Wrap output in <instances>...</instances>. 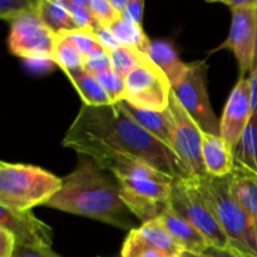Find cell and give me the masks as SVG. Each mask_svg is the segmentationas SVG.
<instances>
[{
  "instance_id": "2",
  "label": "cell",
  "mask_w": 257,
  "mask_h": 257,
  "mask_svg": "<svg viewBox=\"0 0 257 257\" xmlns=\"http://www.w3.org/2000/svg\"><path fill=\"white\" fill-rule=\"evenodd\" d=\"M62 180V188L45 203L47 207L127 231L135 228L132 213L120 198L117 180L92 158L79 155L75 170Z\"/></svg>"
},
{
  "instance_id": "38",
  "label": "cell",
  "mask_w": 257,
  "mask_h": 257,
  "mask_svg": "<svg viewBox=\"0 0 257 257\" xmlns=\"http://www.w3.org/2000/svg\"><path fill=\"white\" fill-rule=\"evenodd\" d=\"M248 82H250L251 105H252V117H251V120L257 122V69L250 73Z\"/></svg>"
},
{
  "instance_id": "26",
  "label": "cell",
  "mask_w": 257,
  "mask_h": 257,
  "mask_svg": "<svg viewBox=\"0 0 257 257\" xmlns=\"http://www.w3.org/2000/svg\"><path fill=\"white\" fill-rule=\"evenodd\" d=\"M63 34L67 35V37L74 43L75 47L78 48V50H79V52L82 53L83 57H84V60L87 59V58L109 53L102 44H100L99 40L95 38V35L93 34V33L77 29L73 30V32L63 33Z\"/></svg>"
},
{
  "instance_id": "6",
  "label": "cell",
  "mask_w": 257,
  "mask_h": 257,
  "mask_svg": "<svg viewBox=\"0 0 257 257\" xmlns=\"http://www.w3.org/2000/svg\"><path fill=\"white\" fill-rule=\"evenodd\" d=\"M170 208L195 226L210 246L217 248L232 247L225 231L198 192L193 178L173 181Z\"/></svg>"
},
{
  "instance_id": "9",
  "label": "cell",
  "mask_w": 257,
  "mask_h": 257,
  "mask_svg": "<svg viewBox=\"0 0 257 257\" xmlns=\"http://www.w3.org/2000/svg\"><path fill=\"white\" fill-rule=\"evenodd\" d=\"M207 70L205 60L191 63L186 77L172 90L203 133L221 136V120L216 117L208 95Z\"/></svg>"
},
{
  "instance_id": "15",
  "label": "cell",
  "mask_w": 257,
  "mask_h": 257,
  "mask_svg": "<svg viewBox=\"0 0 257 257\" xmlns=\"http://www.w3.org/2000/svg\"><path fill=\"white\" fill-rule=\"evenodd\" d=\"M160 221L165 225L168 232L175 237V240L180 243L183 250L203 253L210 247L207 240L203 237L202 233L198 232L195 226L191 225L180 215L173 212L171 208L161 216Z\"/></svg>"
},
{
  "instance_id": "4",
  "label": "cell",
  "mask_w": 257,
  "mask_h": 257,
  "mask_svg": "<svg viewBox=\"0 0 257 257\" xmlns=\"http://www.w3.org/2000/svg\"><path fill=\"white\" fill-rule=\"evenodd\" d=\"M198 192L210 207L211 212L232 248L248 257H257V228L245 208L231 192V178L211 177L193 178Z\"/></svg>"
},
{
  "instance_id": "17",
  "label": "cell",
  "mask_w": 257,
  "mask_h": 257,
  "mask_svg": "<svg viewBox=\"0 0 257 257\" xmlns=\"http://www.w3.org/2000/svg\"><path fill=\"white\" fill-rule=\"evenodd\" d=\"M119 103L137 120L138 124L142 125L148 133L172 150V122L167 109L163 112H155V110L136 108L124 100H120Z\"/></svg>"
},
{
  "instance_id": "30",
  "label": "cell",
  "mask_w": 257,
  "mask_h": 257,
  "mask_svg": "<svg viewBox=\"0 0 257 257\" xmlns=\"http://www.w3.org/2000/svg\"><path fill=\"white\" fill-rule=\"evenodd\" d=\"M108 94L109 99L112 100L113 104H117L123 99L124 94V78L118 75L114 70L100 73V74L94 75Z\"/></svg>"
},
{
  "instance_id": "23",
  "label": "cell",
  "mask_w": 257,
  "mask_h": 257,
  "mask_svg": "<svg viewBox=\"0 0 257 257\" xmlns=\"http://www.w3.org/2000/svg\"><path fill=\"white\" fill-rule=\"evenodd\" d=\"M235 166L257 176V122L250 120L233 151Z\"/></svg>"
},
{
  "instance_id": "22",
  "label": "cell",
  "mask_w": 257,
  "mask_h": 257,
  "mask_svg": "<svg viewBox=\"0 0 257 257\" xmlns=\"http://www.w3.org/2000/svg\"><path fill=\"white\" fill-rule=\"evenodd\" d=\"M108 29L114 34V37L122 45L135 48L146 55L150 54L152 42L143 32L142 25L136 24L132 20H128L125 18H120Z\"/></svg>"
},
{
  "instance_id": "5",
  "label": "cell",
  "mask_w": 257,
  "mask_h": 257,
  "mask_svg": "<svg viewBox=\"0 0 257 257\" xmlns=\"http://www.w3.org/2000/svg\"><path fill=\"white\" fill-rule=\"evenodd\" d=\"M63 180L53 173L22 163H0V206L30 211L44 205L62 188Z\"/></svg>"
},
{
  "instance_id": "21",
  "label": "cell",
  "mask_w": 257,
  "mask_h": 257,
  "mask_svg": "<svg viewBox=\"0 0 257 257\" xmlns=\"http://www.w3.org/2000/svg\"><path fill=\"white\" fill-rule=\"evenodd\" d=\"M67 77L74 85L78 94L82 98L83 104L89 107H103V105L113 104L108 94L97 78L87 70H77V72L68 73Z\"/></svg>"
},
{
  "instance_id": "1",
  "label": "cell",
  "mask_w": 257,
  "mask_h": 257,
  "mask_svg": "<svg viewBox=\"0 0 257 257\" xmlns=\"http://www.w3.org/2000/svg\"><path fill=\"white\" fill-rule=\"evenodd\" d=\"M62 146L85 156L123 153L172 180L191 178L176 153L138 124L120 103L103 107L82 104L63 137Z\"/></svg>"
},
{
  "instance_id": "20",
  "label": "cell",
  "mask_w": 257,
  "mask_h": 257,
  "mask_svg": "<svg viewBox=\"0 0 257 257\" xmlns=\"http://www.w3.org/2000/svg\"><path fill=\"white\" fill-rule=\"evenodd\" d=\"M136 231L146 243L167 257H178L183 251L180 243L168 232L160 218L142 223L140 227L136 228Z\"/></svg>"
},
{
  "instance_id": "7",
  "label": "cell",
  "mask_w": 257,
  "mask_h": 257,
  "mask_svg": "<svg viewBox=\"0 0 257 257\" xmlns=\"http://www.w3.org/2000/svg\"><path fill=\"white\" fill-rule=\"evenodd\" d=\"M167 112L172 122L173 152L180 158L191 178L207 177L202 158L203 132L183 108L173 90L171 92Z\"/></svg>"
},
{
  "instance_id": "10",
  "label": "cell",
  "mask_w": 257,
  "mask_h": 257,
  "mask_svg": "<svg viewBox=\"0 0 257 257\" xmlns=\"http://www.w3.org/2000/svg\"><path fill=\"white\" fill-rule=\"evenodd\" d=\"M55 37L35 10L12 23L8 44L10 53L23 59L53 62Z\"/></svg>"
},
{
  "instance_id": "35",
  "label": "cell",
  "mask_w": 257,
  "mask_h": 257,
  "mask_svg": "<svg viewBox=\"0 0 257 257\" xmlns=\"http://www.w3.org/2000/svg\"><path fill=\"white\" fill-rule=\"evenodd\" d=\"M143 9H145V2L143 0H130V4H128L122 18L132 20L133 23L138 25H142Z\"/></svg>"
},
{
  "instance_id": "41",
  "label": "cell",
  "mask_w": 257,
  "mask_h": 257,
  "mask_svg": "<svg viewBox=\"0 0 257 257\" xmlns=\"http://www.w3.org/2000/svg\"><path fill=\"white\" fill-rule=\"evenodd\" d=\"M257 69V9H256V37H255V50H253V60H252V68H251V73Z\"/></svg>"
},
{
  "instance_id": "16",
  "label": "cell",
  "mask_w": 257,
  "mask_h": 257,
  "mask_svg": "<svg viewBox=\"0 0 257 257\" xmlns=\"http://www.w3.org/2000/svg\"><path fill=\"white\" fill-rule=\"evenodd\" d=\"M148 57L165 73L172 88L180 84L187 74L190 64H186L178 58L176 49L168 42L163 40L152 42Z\"/></svg>"
},
{
  "instance_id": "32",
  "label": "cell",
  "mask_w": 257,
  "mask_h": 257,
  "mask_svg": "<svg viewBox=\"0 0 257 257\" xmlns=\"http://www.w3.org/2000/svg\"><path fill=\"white\" fill-rule=\"evenodd\" d=\"M113 69L112 59H110L109 53L102 55H95V57L87 58L84 60V70L93 75L100 74V73L109 72Z\"/></svg>"
},
{
  "instance_id": "13",
  "label": "cell",
  "mask_w": 257,
  "mask_h": 257,
  "mask_svg": "<svg viewBox=\"0 0 257 257\" xmlns=\"http://www.w3.org/2000/svg\"><path fill=\"white\" fill-rule=\"evenodd\" d=\"M256 37V9L232 10L230 33L220 48H228L235 54L240 78L250 75L252 68Z\"/></svg>"
},
{
  "instance_id": "29",
  "label": "cell",
  "mask_w": 257,
  "mask_h": 257,
  "mask_svg": "<svg viewBox=\"0 0 257 257\" xmlns=\"http://www.w3.org/2000/svg\"><path fill=\"white\" fill-rule=\"evenodd\" d=\"M37 2L32 0H3L0 3V18L8 22H14L18 18L28 14V13L35 12L38 8Z\"/></svg>"
},
{
  "instance_id": "12",
  "label": "cell",
  "mask_w": 257,
  "mask_h": 257,
  "mask_svg": "<svg viewBox=\"0 0 257 257\" xmlns=\"http://www.w3.org/2000/svg\"><path fill=\"white\" fill-rule=\"evenodd\" d=\"M0 227L9 231L19 246L52 247L53 230L30 211H17L0 206Z\"/></svg>"
},
{
  "instance_id": "39",
  "label": "cell",
  "mask_w": 257,
  "mask_h": 257,
  "mask_svg": "<svg viewBox=\"0 0 257 257\" xmlns=\"http://www.w3.org/2000/svg\"><path fill=\"white\" fill-rule=\"evenodd\" d=\"M223 5L232 10L257 9V0H220Z\"/></svg>"
},
{
  "instance_id": "14",
  "label": "cell",
  "mask_w": 257,
  "mask_h": 257,
  "mask_svg": "<svg viewBox=\"0 0 257 257\" xmlns=\"http://www.w3.org/2000/svg\"><path fill=\"white\" fill-rule=\"evenodd\" d=\"M202 158L211 177H227L235 168L233 155L221 136L203 133Z\"/></svg>"
},
{
  "instance_id": "31",
  "label": "cell",
  "mask_w": 257,
  "mask_h": 257,
  "mask_svg": "<svg viewBox=\"0 0 257 257\" xmlns=\"http://www.w3.org/2000/svg\"><path fill=\"white\" fill-rule=\"evenodd\" d=\"M88 8L98 24L104 28H110L120 19L109 0H88Z\"/></svg>"
},
{
  "instance_id": "33",
  "label": "cell",
  "mask_w": 257,
  "mask_h": 257,
  "mask_svg": "<svg viewBox=\"0 0 257 257\" xmlns=\"http://www.w3.org/2000/svg\"><path fill=\"white\" fill-rule=\"evenodd\" d=\"M13 257H62L52 247H27L17 245Z\"/></svg>"
},
{
  "instance_id": "3",
  "label": "cell",
  "mask_w": 257,
  "mask_h": 257,
  "mask_svg": "<svg viewBox=\"0 0 257 257\" xmlns=\"http://www.w3.org/2000/svg\"><path fill=\"white\" fill-rule=\"evenodd\" d=\"M108 171L119 185V195L133 216L150 222L170 210L173 181L152 166L123 153L88 156Z\"/></svg>"
},
{
  "instance_id": "19",
  "label": "cell",
  "mask_w": 257,
  "mask_h": 257,
  "mask_svg": "<svg viewBox=\"0 0 257 257\" xmlns=\"http://www.w3.org/2000/svg\"><path fill=\"white\" fill-rule=\"evenodd\" d=\"M37 13L53 34L60 35L78 29L63 0H39Z\"/></svg>"
},
{
  "instance_id": "18",
  "label": "cell",
  "mask_w": 257,
  "mask_h": 257,
  "mask_svg": "<svg viewBox=\"0 0 257 257\" xmlns=\"http://www.w3.org/2000/svg\"><path fill=\"white\" fill-rule=\"evenodd\" d=\"M231 178V192L252 218L257 228V176L235 166Z\"/></svg>"
},
{
  "instance_id": "11",
  "label": "cell",
  "mask_w": 257,
  "mask_h": 257,
  "mask_svg": "<svg viewBox=\"0 0 257 257\" xmlns=\"http://www.w3.org/2000/svg\"><path fill=\"white\" fill-rule=\"evenodd\" d=\"M252 117L250 82L247 78H240L231 92L221 118V137L228 150L235 151L241 136Z\"/></svg>"
},
{
  "instance_id": "24",
  "label": "cell",
  "mask_w": 257,
  "mask_h": 257,
  "mask_svg": "<svg viewBox=\"0 0 257 257\" xmlns=\"http://www.w3.org/2000/svg\"><path fill=\"white\" fill-rule=\"evenodd\" d=\"M52 60L65 74L84 69V57L65 34L55 37Z\"/></svg>"
},
{
  "instance_id": "34",
  "label": "cell",
  "mask_w": 257,
  "mask_h": 257,
  "mask_svg": "<svg viewBox=\"0 0 257 257\" xmlns=\"http://www.w3.org/2000/svg\"><path fill=\"white\" fill-rule=\"evenodd\" d=\"M93 34L95 35V38L99 40L100 44H102L109 53L113 52L114 49H117V48L122 47V44L118 42L117 38L114 37V34H113L108 28H104L102 27V25H99V27L94 30Z\"/></svg>"
},
{
  "instance_id": "42",
  "label": "cell",
  "mask_w": 257,
  "mask_h": 257,
  "mask_svg": "<svg viewBox=\"0 0 257 257\" xmlns=\"http://www.w3.org/2000/svg\"><path fill=\"white\" fill-rule=\"evenodd\" d=\"M178 257H205V256H203L202 253H196V252H191V251L183 250Z\"/></svg>"
},
{
  "instance_id": "27",
  "label": "cell",
  "mask_w": 257,
  "mask_h": 257,
  "mask_svg": "<svg viewBox=\"0 0 257 257\" xmlns=\"http://www.w3.org/2000/svg\"><path fill=\"white\" fill-rule=\"evenodd\" d=\"M63 2L69 10L78 29L94 33V30L99 27L95 18L93 17L92 12L88 8V0H63Z\"/></svg>"
},
{
  "instance_id": "8",
  "label": "cell",
  "mask_w": 257,
  "mask_h": 257,
  "mask_svg": "<svg viewBox=\"0 0 257 257\" xmlns=\"http://www.w3.org/2000/svg\"><path fill=\"white\" fill-rule=\"evenodd\" d=\"M172 92L165 73L148 58L124 78L123 99L128 104L146 110L163 112L170 105Z\"/></svg>"
},
{
  "instance_id": "25",
  "label": "cell",
  "mask_w": 257,
  "mask_h": 257,
  "mask_svg": "<svg viewBox=\"0 0 257 257\" xmlns=\"http://www.w3.org/2000/svg\"><path fill=\"white\" fill-rule=\"evenodd\" d=\"M109 55L112 59L113 70L122 78L127 77L131 70L135 69L137 65L145 63L150 58L140 50L131 47H124V45L110 52Z\"/></svg>"
},
{
  "instance_id": "28",
  "label": "cell",
  "mask_w": 257,
  "mask_h": 257,
  "mask_svg": "<svg viewBox=\"0 0 257 257\" xmlns=\"http://www.w3.org/2000/svg\"><path fill=\"white\" fill-rule=\"evenodd\" d=\"M120 257H167L162 252L157 251L146 243L142 238L138 236L136 228L128 232L127 238L123 243Z\"/></svg>"
},
{
  "instance_id": "40",
  "label": "cell",
  "mask_w": 257,
  "mask_h": 257,
  "mask_svg": "<svg viewBox=\"0 0 257 257\" xmlns=\"http://www.w3.org/2000/svg\"><path fill=\"white\" fill-rule=\"evenodd\" d=\"M109 2L112 4V7L114 8L115 12H117V14L122 18L125 9H127L128 4H130V0H109Z\"/></svg>"
},
{
  "instance_id": "37",
  "label": "cell",
  "mask_w": 257,
  "mask_h": 257,
  "mask_svg": "<svg viewBox=\"0 0 257 257\" xmlns=\"http://www.w3.org/2000/svg\"><path fill=\"white\" fill-rule=\"evenodd\" d=\"M205 257H248L243 253L238 252L235 248H217L210 246L205 252L202 253Z\"/></svg>"
},
{
  "instance_id": "36",
  "label": "cell",
  "mask_w": 257,
  "mask_h": 257,
  "mask_svg": "<svg viewBox=\"0 0 257 257\" xmlns=\"http://www.w3.org/2000/svg\"><path fill=\"white\" fill-rule=\"evenodd\" d=\"M17 242L9 231L0 227V257H13Z\"/></svg>"
}]
</instances>
